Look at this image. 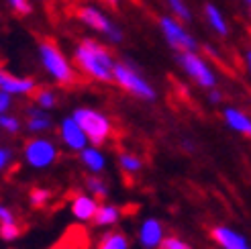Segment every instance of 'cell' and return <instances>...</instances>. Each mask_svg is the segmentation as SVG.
I'll return each mask as SVG.
<instances>
[{
  "label": "cell",
  "instance_id": "1",
  "mask_svg": "<svg viewBox=\"0 0 251 249\" xmlns=\"http://www.w3.org/2000/svg\"><path fill=\"white\" fill-rule=\"evenodd\" d=\"M115 64L110 49L92 37H84L74 47V66H76L84 76L96 82L110 84L115 82Z\"/></svg>",
  "mask_w": 251,
  "mask_h": 249
},
{
  "label": "cell",
  "instance_id": "2",
  "mask_svg": "<svg viewBox=\"0 0 251 249\" xmlns=\"http://www.w3.org/2000/svg\"><path fill=\"white\" fill-rule=\"evenodd\" d=\"M39 59L43 70L53 78V82L61 86H74L78 82V70L72 61L66 57V53L59 49V45L51 39H41L37 45Z\"/></svg>",
  "mask_w": 251,
  "mask_h": 249
},
{
  "label": "cell",
  "instance_id": "3",
  "mask_svg": "<svg viewBox=\"0 0 251 249\" xmlns=\"http://www.w3.org/2000/svg\"><path fill=\"white\" fill-rule=\"evenodd\" d=\"M76 19L84 25V27L96 31L98 35H102L104 39L110 43H121L123 41V31L119 25H115L102 8H98L94 4H80L76 8Z\"/></svg>",
  "mask_w": 251,
  "mask_h": 249
},
{
  "label": "cell",
  "instance_id": "4",
  "mask_svg": "<svg viewBox=\"0 0 251 249\" xmlns=\"http://www.w3.org/2000/svg\"><path fill=\"white\" fill-rule=\"evenodd\" d=\"M115 84L135 98L155 100V88L133 66L125 64V61H117L115 64Z\"/></svg>",
  "mask_w": 251,
  "mask_h": 249
},
{
  "label": "cell",
  "instance_id": "5",
  "mask_svg": "<svg viewBox=\"0 0 251 249\" xmlns=\"http://www.w3.org/2000/svg\"><path fill=\"white\" fill-rule=\"evenodd\" d=\"M178 66L190 76L200 88H217V74L212 72L208 61L200 55L198 51H178L176 53Z\"/></svg>",
  "mask_w": 251,
  "mask_h": 249
},
{
  "label": "cell",
  "instance_id": "6",
  "mask_svg": "<svg viewBox=\"0 0 251 249\" xmlns=\"http://www.w3.org/2000/svg\"><path fill=\"white\" fill-rule=\"evenodd\" d=\"M159 23V31L164 35V39L168 41V45L178 51H196L198 49V41L194 39V35L184 27V23L180 19H176L174 15H161L157 19Z\"/></svg>",
  "mask_w": 251,
  "mask_h": 249
},
{
  "label": "cell",
  "instance_id": "7",
  "mask_svg": "<svg viewBox=\"0 0 251 249\" xmlns=\"http://www.w3.org/2000/svg\"><path fill=\"white\" fill-rule=\"evenodd\" d=\"M74 119L80 123V127L86 131L88 141L94 145H102L112 131V124L108 121V117H104L102 113H98L94 108H76L74 110Z\"/></svg>",
  "mask_w": 251,
  "mask_h": 249
},
{
  "label": "cell",
  "instance_id": "8",
  "mask_svg": "<svg viewBox=\"0 0 251 249\" xmlns=\"http://www.w3.org/2000/svg\"><path fill=\"white\" fill-rule=\"evenodd\" d=\"M25 159H27L29 166L41 170L51 166L57 159V149L47 139H31L25 143Z\"/></svg>",
  "mask_w": 251,
  "mask_h": 249
},
{
  "label": "cell",
  "instance_id": "9",
  "mask_svg": "<svg viewBox=\"0 0 251 249\" xmlns=\"http://www.w3.org/2000/svg\"><path fill=\"white\" fill-rule=\"evenodd\" d=\"M59 135L64 143L70 147V149H76V151H82L88 143V135L86 131L80 127V123L74 119V117H68L61 121V127H59Z\"/></svg>",
  "mask_w": 251,
  "mask_h": 249
},
{
  "label": "cell",
  "instance_id": "10",
  "mask_svg": "<svg viewBox=\"0 0 251 249\" xmlns=\"http://www.w3.org/2000/svg\"><path fill=\"white\" fill-rule=\"evenodd\" d=\"M139 241L145 249L159 247V243L164 241V229H161V223L157 219H147L143 223L139 231Z\"/></svg>",
  "mask_w": 251,
  "mask_h": 249
},
{
  "label": "cell",
  "instance_id": "11",
  "mask_svg": "<svg viewBox=\"0 0 251 249\" xmlns=\"http://www.w3.org/2000/svg\"><path fill=\"white\" fill-rule=\"evenodd\" d=\"M212 239H215L223 249H251L239 233H235L233 229H227V227L212 229Z\"/></svg>",
  "mask_w": 251,
  "mask_h": 249
},
{
  "label": "cell",
  "instance_id": "12",
  "mask_svg": "<svg viewBox=\"0 0 251 249\" xmlns=\"http://www.w3.org/2000/svg\"><path fill=\"white\" fill-rule=\"evenodd\" d=\"M223 117H225V123H227L233 131L241 133V135H245L251 139V119L243 113V110L229 106V108L223 110Z\"/></svg>",
  "mask_w": 251,
  "mask_h": 249
},
{
  "label": "cell",
  "instance_id": "13",
  "mask_svg": "<svg viewBox=\"0 0 251 249\" xmlns=\"http://www.w3.org/2000/svg\"><path fill=\"white\" fill-rule=\"evenodd\" d=\"M204 19H206V23L210 25V29L215 31L217 35H221V37L229 35V23H227V19H225V15H223V10L217 4H212V2L204 4Z\"/></svg>",
  "mask_w": 251,
  "mask_h": 249
},
{
  "label": "cell",
  "instance_id": "14",
  "mask_svg": "<svg viewBox=\"0 0 251 249\" xmlns=\"http://www.w3.org/2000/svg\"><path fill=\"white\" fill-rule=\"evenodd\" d=\"M27 129L31 133H43L47 129H51V117L45 113V108L33 106L27 110Z\"/></svg>",
  "mask_w": 251,
  "mask_h": 249
},
{
  "label": "cell",
  "instance_id": "15",
  "mask_svg": "<svg viewBox=\"0 0 251 249\" xmlns=\"http://www.w3.org/2000/svg\"><path fill=\"white\" fill-rule=\"evenodd\" d=\"M98 210V202L94 200L92 196H76L74 198V204H72V213L76 219L80 221H90L94 219Z\"/></svg>",
  "mask_w": 251,
  "mask_h": 249
},
{
  "label": "cell",
  "instance_id": "16",
  "mask_svg": "<svg viewBox=\"0 0 251 249\" xmlns=\"http://www.w3.org/2000/svg\"><path fill=\"white\" fill-rule=\"evenodd\" d=\"M80 157H82V164L90 170V172H94V174H100L104 170V155L98 151V149H94V147H84L82 151H80Z\"/></svg>",
  "mask_w": 251,
  "mask_h": 249
},
{
  "label": "cell",
  "instance_id": "17",
  "mask_svg": "<svg viewBox=\"0 0 251 249\" xmlns=\"http://www.w3.org/2000/svg\"><path fill=\"white\" fill-rule=\"evenodd\" d=\"M119 221V210L112 206V204H102L98 206L96 215H94V223L98 227H104V225H112V223Z\"/></svg>",
  "mask_w": 251,
  "mask_h": 249
},
{
  "label": "cell",
  "instance_id": "18",
  "mask_svg": "<svg viewBox=\"0 0 251 249\" xmlns=\"http://www.w3.org/2000/svg\"><path fill=\"white\" fill-rule=\"evenodd\" d=\"M166 2H168L170 12L176 19H180L182 23H190L192 21V10H190V6L186 4V0H166Z\"/></svg>",
  "mask_w": 251,
  "mask_h": 249
},
{
  "label": "cell",
  "instance_id": "19",
  "mask_svg": "<svg viewBox=\"0 0 251 249\" xmlns=\"http://www.w3.org/2000/svg\"><path fill=\"white\" fill-rule=\"evenodd\" d=\"M98 249H129V241L121 233H106Z\"/></svg>",
  "mask_w": 251,
  "mask_h": 249
},
{
  "label": "cell",
  "instance_id": "20",
  "mask_svg": "<svg viewBox=\"0 0 251 249\" xmlns=\"http://www.w3.org/2000/svg\"><path fill=\"white\" fill-rule=\"evenodd\" d=\"M33 98H35V104H37V106H41V108H45V110L53 108L55 102H57L55 92H53V90H47V88L35 90V92H33Z\"/></svg>",
  "mask_w": 251,
  "mask_h": 249
},
{
  "label": "cell",
  "instance_id": "21",
  "mask_svg": "<svg viewBox=\"0 0 251 249\" xmlns=\"http://www.w3.org/2000/svg\"><path fill=\"white\" fill-rule=\"evenodd\" d=\"M6 4L17 12V15L21 17H27L31 15V10H33V2L31 0H6Z\"/></svg>",
  "mask_w": 251,
  "mask_h": 249
},
{
  "label": "cell",
  "instance_id": "22",
  "mask_svg": "<svg viewBox=\"0 0 251 249\" xmlns=\"http://www.w3.org/2000/svg\"><path fill=\"white\" fill-rule=\"evenodd\" d=\"M121 168L127 172V174H137V172L141 170V161L137 159L135 155L125 153V155H121Z\"/></svg>",
  "mask_w": 251,
  "mask_h": 249
},
{
  "label": "cell",
  "instance_id": "23",
  "mask_svg": "<svg viewBox=\"0 0 251 249\" xmlns=\"http://www.w3.org/2000/svg\"><path fill=\"white\" fill-rule=\"evenodd\" d=\"M86 186H88V190H90L94 196H98V198H102V196L108 194V188L104 186V182L98 180V178H86Z\"/></svg>",
  "mask_w": 251,
  "mask_h": 249
},
{
  "label": "cell",
  "instance_id": "24",
  "mask_svg": "<svg viewBox=\"0 0 251 249\" xmlns=\"http://www.w3.org/2000/svg\"><path fill=\"white\" fill-rule=\"evenodd\" d=\"M49 198H51V192H49L47 188H35V190H31V204L33 206H45Z\"/></svg>",
  "mask_w": 251,
  "mask_h": 249
},
{
  "label": "cell",
  "instance_id": "25",
  "mask_svg": "<svg viewBox=\"0 0 251 249\" xmlns=\"http://www.w3.org/2000/svg\"><path fill=\"white\" fill-rule=\"evenodd\" d=\"M0 127H2L6 133H17L21 129V123L17 117H12V115H0Z\"/></svg>",
  "mask_w": 251,
  "mask_h": 249
},
{
  "label": "cell",
  "instance_id": "26",
  "mask_svg": "<svg viewBox=\"0 0 251 249\" xmlns=\"http://www.w3.org/2000/svg\"><path fill=\"white\" fill-rule=\"evenodd\" d=\"M0 237H2L4 241H12L15 237H19L17 223H2V225H0Z\"/></svg>",
  "mask_w": 251,
  "mask_h": 249
},
{
  "label": "cell",
  "instance_id": "27",
  "mask_svg": "<svg viewBox=\"0 0 251 249\" xmlns=\"http://www.w3.org/2000/svg\"><path fill=\"white\" fill-rule=\"evenodd\" d=\"M159 249H192V247L178 237H168V239L164 237V241L159 243Z\"/></svg>",
  "mask_w": 251,
  "mask_h": 249
},
{
  "label": "cell",
  "instance_id": "28",
  "mask_svg": "<svg viewBox=\"0 0 251 249\" xmlns=\"http://www.w3.org/2000/svg\"><path fill=\"white\" fill-rule=\"evenodd\" d=\"M10 104H12V94H8V92H4V90H0V115L8 113Z\"/></svg>",
  "mask_w": 251,
  "mask_h": 249
},
{
  "label": "cell",
  "instance_id": "29",
  "mask_svg": "<svg viewBox=\"0 0 251 249\" xmlns=\"http://www.w3.org/2000/svg\"><path fill=\"white\" fill-rule=\"evenodd\" d=\"M10 159H12V153H10V149H4V147H0V170H4L8 164H10Z\"/></svg>",
  "mask_w": 251,
  "mask_h": 249
},
{
  "label": "cell",
  "instance_id": "30",
  "mask_svg": "<svg viewBox=\"0 0 251 249\" xmlns=\"http://www.w3.org/2000/svg\"><path fill=\"white\" fill-rule=\"evenodd\" d=\"M2 223H15V217H12V213L8 208L0 206V225H2Z\"/></svg>",
  "mask_w": 251,
  "mask_h": 249
},
{
  "label": "cell",
  "instance_id": "31",
  "mask_svg": "<svg viewBox=\"0 0 251 249\" xmlns=\"http://www.w3.org/2000/svg\"><path fill=\"white\" fill-rule=\"evenodd\" d=\"M208 100H210L212 104H217V102H221V100H223V94H221L219 90L212 88V90H210V94H208Z\"/></svg>",
  "mask_w": 251,
  "mask_h": 249
},
{
  "label": "cell",
  "instance_id": "32",
  "mask_svg": "<svg viewBox=\"0 0 251 249\" xmlns=\"http://www.w3.org/2000/svg\"><path fill=\"white\" fill-rule=\"evenodd\" d=\"M245 66H247V72H249V76H251V47L245 51Z\"/></svg>",
  "mask_w": 251,
  "mask_h": 249
},
{
  "label": "cell",
  "instance_id": "33",
  "mask_svg": "<svg viewBox=\"0 0 251 249\" xmlns=\"http://www.w3.org/2000/svg\"><path fill=\"white\" fill-rule=\"evenodd\" d=\"M104 4H108V6H112V8H119L121 6V0H102Z\"/></svg>",
  "mask_w": 251,
  "mask_h": 249
},
{
  "label": "cell",
  "instance_id": "34",
  "mask_svg": "<svg viewBox=\"0 0 251 249\" xmlns=\"http://www.w3.org/2000/svg\"><path fill=\"white\" fill-rule=\"evenodd\" d=\"M243 2H245V4H247V8L251 10V0H243Z\"/></svg>",
  "mask_w": 251,
  "mask_h": 249
},
{
  "label": "cell",
  "instance_id": "35",
  "mask_svg": "<svg viewBox=\"0 0 251 249\" xmlns=\"http://www.w3.org/2000/svg\"><path fill=\"white\" fill-rule=\"evenodd\" d=\"M37 2H45V0H37Z\"/></svg>",
  "mask_w": 251,
  "mask_h": 249
}]
</instances>
